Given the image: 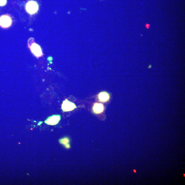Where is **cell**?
<instances>
[{"label": "cell", "mask_w": 185, "mask_h": 185, "mask_svg": "<svg viewBox=\"0 0 185 185\" xmlns=\"http://www.w3.org/2000/svg\"><path fill=\"white\" fill-rule=\"evenodd\" d=\"M34 39L31 38L29 39L28 45L32 53L37 59L42 57L43 54L40 46L34 41Z\"/></svg>", "instance_id": "obj_1"}, {"label": "cell", "mask_w": 185, "mask_h": 185, "mask_svg": "<svg viewBox=\"0 0 185 185\" xmlns=\"http://www.w3.org/2000/svg\"><path fill=\"white\" fill-rule=\"evenodd\" d=\"M39 6L36 1H29L26 6V9L29 14H33L38 11Z\"/></svg>", "instance_id": "obj_2"}, {"label": "cell", "mask_w": 185, "mask_h": 185, "mask_svg": "<svg viewBox=\"0 0 185 185\" xmlns=\"http://www.w3.org/2000/svg\"><path fill=\"white\" fill-rule=\"evenodd\" d=\"M12 20L8 14L3 15L0 16V26L4 29L8 28L11 26Z\"/></svg>", "instance_id": "obj_3"}, {"label": "cell", "mask_w": 185, "mask_h": 185, "mask_svg": "<svg viewBox=\"0 0 185 185\" xmlns=\"http://www.w3.org/2000/svg\"><path fill=\"white\" fill-rule=\"evenodd\" d=\"M77 107L75 104L66 99L62 103L61 109L64 112L70 111H73Z\"/></svg>", "instance_id": "obj_4"}, {"label": "cell", "mask_w": 185, "mask_h": 185, "mask_svg": "<svg viewBox=\"0 0 185 185\" xmlns=\"http://www.w3.org/2000/svg\"><path fill=\"white\" fill-rule=\"evenodd\" d=\"M61 119V117L59 115H54L48 118L45 122L50 125H55L59 123Z\"/></svg>", "instance_id": "obj_5"}, {"label": "cell", "mask_w": 185, "mask_h": 185, "mask_svg": "<svg viewBox=\"0 0 185 185\" xmlns=\"http://www.w3.org/2000/svg\"><path fill=\"white\" fill-rule=\"evenodd\" d=\"M104 106L103 104L95 103L94 105L93 108V111L96 114H99L102 113L104 111Z\"/></svg>", "instance_id": "obj_6"}, {"label": "cell", "mask_w": 185, "mask_h": 185, "mask_svg": "<svg viewBox=\"0 0 185 185\" xmlns=\"http://www.w3.org/2000/svg\"><path fill=\"white\" fill-rule=\"evenodd\" d=\"M98 98L100 101L106 102L109 100L110 96L109 94L106 92H101L99 94Z\"/></svg>", "instance_id": "obj_7"}, {"label": "cell", "mask_w": 185, "mask_h": 185, "mask_svg": "<svg viewBox=\"0 0 185 185\" xmlns=\"http://www.w3.org/2000/svg\"><path fill=\"white\" fill-rule=\"evenodd\" d=\"M59 142L61 144H63L65 146L66 145L68 144V143L69 142V140L68 138H65L60 140Z\"/></svg>", "instance_id": "obj_8"}, {"label": "cell", "mask_w": 185, "mask_h": 185, "mask_svg": "<svg viewBox=\"0 0 185 185\" xmlns=\"http://www.w3.org/2000/svg\"><path fill=\"white\" fill-rule=\"evenodd\" d=\"M7 2V0H0V6L5 5Z\"/></svg>", "instance_id": "obj_9"}]
</instances>
